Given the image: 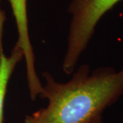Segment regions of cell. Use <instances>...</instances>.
Here are the masks:
<instances>
[{"instance_id": "7a4b0ae2", "label": "cell", "mask_w": 123, "mask_h": 123, "mask_svg": "<svg viewBox=\"0 0 123 123\" xmlns=\"http://www.w3.org/2000/svg\"><path fill=\"white\" fill-rule=\"evenodd\" d=\"M120 0H72L68 7L71 21L63 71L70 75L81 55L87 48L97 23L103 16Z\"/></svg>"}, {"instance_id": "6da1fadb", "label": "cell", "mask_w": 123, "mask_h": 123, "mask_svg": "<svg viewBox=\"0 0 123 123\" xmlns=\"http://www.w3.org/2000/svg\"><path fill=\"white\" fill-rule=\"evenodd\" d=\"M39 97L47 98L46 107L33 115L37 123H103V114L123 95V68L98 67L90 72L82 64L66 83L55 81L49 72Z\"/></svg>"}, {"instance_id": "5b68a950", "label": "cell", "mask_w": 123, "mask_h": 123, "mask_svg": "<svg viewBox=\"0 0 123 123\" xmlns=\"http://www.w3.org/2000/svg\"><path fill=\"white\" fill-rule=\"evenodd\" d=\"M24 123H37L36 117L32 114L31 116H27Z\"/></svg>"}, {"instance_id": "3957f363", "label": "cell", "mask_w": 123, "mask_h": 123, "mask_svg": "<svg viewBox=\"0 0 123 123\" xmlns=\"http://www.w3.org/2000/svg\"><path fill=\"white\" fill-rule=\"evenodd\" d=\"M10 4L17 28L18 40L16 45L21 49L25 62L27 85L30 93L36 94L43 85L40 81L35 67V55L29 34L27 0H8Z\"/></svg>"}, {"instance_id": "277c9868", "label": "cell", "mask_w": 123, "mask_h": 123, "mask_svg": "<svg viewBox=\"0 0 123 123\" xmlns=\"http://www.w3.org/2000/svg\"><path fill=\"white\" fill-rule=\"evenodd\" d=\"M5 21L4 11L0 8V123H4V105L9 81L18 63L23 58L21 49L16 44L9 56L5 55L3 47Z\"/></svg>"}]
</instances>
